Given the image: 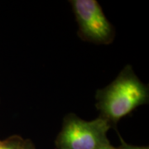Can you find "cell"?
<instances>
[{
  "label": "cell",
  "mask_w": 149,
  "mask_h": 149,
  "mask_svg": "<svg viewBox=\"0 0 149 149\" xmlns=\"http://www.w3.org/2000/svg\"><path fill=\"white\" fill-rule=\"evenodd\" d=\"M26 139L18 135H13L4 140H0V149H25Z\"/></svg>",
  "instance_id": "obj_4"
},
{
  "label": "cell",
  "mask_w": 149,
  "mask_h": 149,
  "mask_svg": "<svg viewBox=\"0 0 149 149\" xmlns=\"http://www.w3.org/2000/svg\"><path fill=\"white\" fill-rule=\"evenodd\" d=\"M25 149H36V148H35L34 144H33V143H32L31 140H28V139H27Z\"/></svg>",
  "instance_id": "obj_6"
},
{
  "label": "cell",
  "mask_w": 149,
  "mask_h": 149,
  "mask_svg": "<svg viewBox=\"0 0 149 149\" xmlns=\"http://www.w3.org/2000/svg\"><path fill=\"white\" fill-rule=\"evenodd\" d=\"M110 123L99 116L87 121L74 113H68L56 139L57 149H101L110 145L108 132Z\"/></svg>",
  "instance_id": "obj_2"
},
{
  "label": "cell",
  "mask_w": 149,
  "mask_h": 149,
  "mask_svg": "<svg viewBox=\"0 0 149 149\" xmlns=\"http://www.w3.org/2000/svg\"><path fill=\"white\" fill-rule=\"evenodd\" d=\"M78 32L83 40L98 45H109L115 36L114 27L96 0H71Z\"/></svg>",
  "instance_id": "obj_3"
},
{
  "label": "cell",
  "mask_w": 149,
  "mask_h": 149,
  "mask_svg": "<svg viewBox=\"0 0 149 149\" xmlns=\"http://www.w3.org/2000/svg\"><path fill=\"white\" fill-rule=\"evenodd\" d=\"M119 139H120V141H121V143H120V146H118V147L116 148V149H149L148 147L134 146V145L127 143L120 136H119Z\"/></svg>",
  "instance_id": "obj_5"
},
{
  "label": "cell",
  "mask_w": 149,
  "mask_h": 149,
  "mask_svg": "<svg viewBox=\"0 0 149 149\" xmlns=\"http://www.w3.org/2000/svg\"><path fill=\"white\" fill-rule=\"evenodd\" d=\"M101 149H116V147H113L112 144H110V145L106 146V147H104V148H103Z\"/></svg>",
  "instance_id": "obj_7"
},
{
  "label": "cell",
  "mask_w": 149,
  "mask_h": 149,
  "mask_svg": "<svg viewBox=\"0 0 149 149\" xmlns=\"http://www.w3.org/2000/svg\"><path fill=\"white\" fill-rule=\"evenodd\" d=\"M95 100L100 116L112 127L116 126L123 118L148 103V85L144 84L133 67L128 65L109 85L97 91Z\"/></svg>",
  "instance_id": "obj_1"
}]
</instances>
